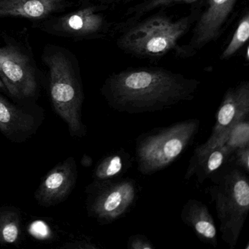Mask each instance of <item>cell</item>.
Here are the masks:
<instances>
[{"mask_svg": "<svg viewBox=\"0 0 249 249\" xmlns=\"http://www.w3.org/2000/svg\"><path fill=\"white\" fill-rule=\"evenodd\" d=\"M201 82L160 67L128 68L110 74L102 95L119 113L142 114L170 109L195 98Z\"/></svg>", "mask_w": 249, "mask_h": 249, "instance_id": "cell-1", "label": "cell"}, {"mask_svg": "<svg viewBox=\"0 0 249 249\" xmlns=\"http://www.w3.org/2000/svg\"><path fill=\"white\" fill-rule=\"evenodd\" d=\"M202 0L186 15H168L164 10L136 21L116 23L114 35L119 49L139 59H157L173 52L192 30L202 9Z\"/></svg>", "mask_w": 249, "mask_h": 249, "instance_id": "cell-2", "label": "cell"}, {"mask_svg": "<svg viewBox=\"0 0 249 249\" xmlns=\"http://www.w3.org/2000/svg\"><path fill=\"white\" fill-rule=\"evenodd\" d=\"M41 60L55 111L72 136L83 138L87 127L82 122L84 92L78 58L68 48L49 43L43 48Z\"/></svg>", "mask_w": 249, "mask_h": 249, "instance_id": "cell-3", "label": "cell"}, {"mask_svg": "<svg viewBox=\"0 0 249 249\" xmlns=\"http://www.w3.org/2000/svg\"><path fill=\"white\" fill-rule=\"evenodd\" d=\"M206 192L215 205L221 239L234 249L249 212V179L234 164L223 166L213 173Z\"/></svg>", "mask_w": 249, "mask_h": 249, "instance_id": "cell-4", "label": "cell"}, {"mask_svg": "<svg viewBox=\"0 0 249 249\" xmlns=\"http://www.w3.org/2000/svg\"><path fill=\"white\" fill-rule=\"evenodd\" d=\"M199 126V119H190L140 135L135 141L138 171L150 176L167 168L192 145Z\"/></svg>", "mask_w": 249, "mask_h": 249, "instance_id": "cell-5", "label": "cell"}, {"mask_svg": "<svg viewBox=\"0 0 249 249\" xmlns=\"http://www.w3.org/2000/svg\"><path fill=\"white\" fill-rule=\"evenodd\" d=\"M0 46V78L10 95L17 100L34 98L46 75L40 70L29 36L24 31H3Z\"/></svg>", "mask_w": 249, "mask_h": 249, "instance_id": "cell-6", "label": "cell"}, {"mask_svg": "<svg viewBox=\"0 0 249 249\" xmlns=\"http://www.w3.org/2000/svg\"><path fill=\"white\" fill-rule=\"evenodd\" d=\"M79 1L76 9L34 23L32 27L46 34L75 42L103 40L113 36L116 23L110 21L106 15L111 8Z\"/></svg>", "mask_w": 249, "mask_h": 249, "instance_id": "cell-7", "label": "cell"}, {"mask_svg": "<svg viewBox=\"0 0 249 249\" xmlns=\"http://www.w3.org/2000/svg\"><path fill=\"white\" fill-rule=\"evenodd\" d=\"M138 192L136 181L130 178L94 180L86 190L88 215L103 225L112 224L132 209Z\"/></svg>", "mask_w": 249, "mask_h": 249, "instance_id": "cell-8", "label": "cell"}, {"mask_svg": "<svg viewBox=\"0 0 249 249\" xmlns=\"http://www.w3.org/2000/svg\"><path fill=\"white\" fill-rule=\"evenodd\" d=\"M240 0H205L202 11L192 28L189 43L174 51L178 58L187 59L197 54L207 45L216 42L227 29Z\"/></svg>", "mask_w": 249, "mask_h": 249, "instance_id": "cell-9", "label": "cell"}, {"mask_svg": "<svg viewBox=\"0 0 249 249\" xmlns=\"http://www.w3.org/2000/svg\"><path fill=\"white\" fill-rule=\"evenodd\" d=\"M249 118V81H242L226 91L215 115V122L206 142L195 148L193 157H200L218 146L234 124Z\"/></svg>", "mask_w": 249, "mask_h": 249, "instance_id": "cell-10", "label": "cell"}, {"mask_svg": "<svg viewBox=\"0 0 249 249\" xmlns=\"http://www.w3.org/2000/svg\"><path fill=\"white\" fill-rule=\"evenodd\" d=\"M78 177L76 163L69 157L45 176L36 190V200L42 206L51 207L65 201L75 188Z\"/></svg>", "mask_w": 249, "mask_h": 249, "instance_id": "cell-11", "label": "cell"}, {"mask_svg": "<svg viewBox=\"0 0 249 249\" xmlns=\"http://www.w3.org/2000/svg\"><path fill=\"white\" fill-rule=\"evenodd\" d=\"M76 0H0V18L40 22L73 8Z\"/></svg>", "mask_w": 249, "mask_h": 249, "instance_id": "cell-12", "label": "cell"}, {"mask_svg": "<svg viewBox=\"0 0 249 249\" xmlns=\"http://www.w3.org/2000/svg\"><path fill=\"white\" fill-rule=\"evenodd\" d=\"M180 218L201 242L217 247L218 235L215 221L205 203L197 199H189L182 208Z\"/></svg>", "mask_w": 249, "mask_h": 249, "instance_id": "cell-13", "label": "cell"}, {"mask_svg": "<svg viewBox=\"0 0 249 249\" xmlns=\"http://www.w3.org/2000/svg\"><path fill=\"white\" fill-rule=\"evenodd\" d=\"M232 151L224 145H220L207 151L200 157L190 159L184 178L189 180L194 176H196L199 184L205 180L223 166L228 164Z\"/></svg>", "mask_w": 249, "mask_h": 249, "instance_id": "cell-14", "label": "cell"}, {"mask_svg": "<svg viewBox=\"0 0 249 249\" xmlns=\"http://www.w3.org/2000/svg\"><path fill=\"white\" fill-rule=\"evenodd\" d=\"M33 126L34 121L31 116L0 94V132L14 140L28 135Z\"/></svg>", "mask_w": 249, "mask_h": 249, "instance_id": "cell-15", "label": "cell"}, {"mask_svg": "<svg viewBox=\"0 0 249 249\" xmlns=\"http://www.w3.org/2000/svg\"><path fill=\"white\" fill-rule=\"evenodd\" d=\"M135 158L123 148L113 151L99 161L93 171L97 181L121 178L132 167Z\"/></svg>", "mask_w": 249, "mask_h": 249, "instance_id": "cell-16", "label": "cell"}, {"mask_svg": "<svg viewBox=\"0 0 249 249\" xmlns=\"http://www.w3.org/2000/svg\"><path fill=\"white\" fill-rule=\"evenodd\" d=\"M21 235V214L16 208L0 209V244H14Z\"/></svg>", "mask_w": 249, "mask_h": 249, "instance_id": "cell-17", "label": "cell"}, {"mask_svg": "<svg viewBox=\"0 0 249 249\" xmlns=\"http://www.w3.org/2000/svg\"><path fill=\"white\" fill-rule=\"evenodd\" d=\"M249 39V8L246 7L239 19L231 39L220 55V60L227 61L235 56L248 44Z\"/></svg>", "mask_w": 249, "mask_h": 249, "instance_id": "cell-18", "label": "cell"}, {"mask_svg": "<svg viewBox=\"0 0 249 249\" xmlns=\"http://www.w3.org/2000/svg\"><path fill=\"white\" fill-rule=\"evenodd\" d=\"M199 1L201 0H143L126 10L123 21H136L155 11L165 10L180 4H195Z\"/></svg>", "mask_w": 249, "mask_h": 249, "instance_id": "cell-19", "label": "cell"}, {"mask_svg": "<svg viewBox=\"0 0 249 249\" xmlns=\"http://www.w3.org/2000/svg\"><path fill=\"white\" fill-rule=\"evenodd\" d=\"M220 145H226L232 152L237 148L249 145V118L234 124L227 132Z\"/></svg>", "mask_w": 249, "mask_h": 249, "instance_id": "cell-20", "label": "cell"}, {"mask_svg": "<svg viewBox=\"0 0 249 249\" xmlns=\"http://www.w3.org/2000/svg\"><path fill=\"white\" fill-rule=\"evenodd\" d=\"M229 163L234 164L248 174L249 173V145L234 150L231 153Z\"/></svg>", "mask_w": 249, "mask_h": 249, "instance_id": "cell-21", "label": "cell"}, {"mask_svg": "<svg viewBox=\"0 0 249 249\" xmlns=\"http://www.w3.org/2000/svg\"><path fill=\"white\" fill-rule=\"evenodd\" d=\"M127 248L129 249H154L155 246L146 236L134 234L128 240Z\"/></svg>", "mask_w": 249, "mask_h": 249, "instance_id": "cell-22", "label": "cell"}, {"mask_svg": "<svg viewBox=\"0 0 249 249\" xmlns=\"http://www.w3.org/2000/svg\"><path fill=\"white\" fill-rule=\"evenodd\" d=\"M84 2H91L94 3L102 4V5H107L110 8L117 5H125L132 2L133 0H81Z\"/></svg>", "mask_w": 249, "mask_h": 249, "instance_id": "cell-23", "label": "cell"}, {"mask_svg": "<svg viewBox=\"0 0 249 249\" xmlns=\"http://www.w3.org/2000/svg\"><path fill=\"white\" fill-rule=\"evenodd\" d=\"M65 248H69V249H71V248L72 249H97V247L86 241H79L72 243L71 246H66Z\"/></svg>", "mask_w": 249, "mask_h": 249, "instance_id": "cell-24", "label": "cell"}, {"mask_svg": "<svg viewBox=\"0 0 249 249\" xmlns=\"http://www.w3.org/2000/svg\"><path fill=\"white\" fill-rule=\"evenodd\" d=\"M87 160H86L85 156H84V158L82 159V164L84 166H87V167L91 166V164H92V160H91V157H88V156H87Z\"/></svg>", "mask_w": 249, "mask_h": 249, "instance_id": "cell-25", "label": "cell"}, {"mask_svg": "<svg viewBox=\"0 0 249 249\" xmlns=\"http://www.w3.org/2000/svg\"><path fill=\"white\" fill-rule=\"evenodd\" d=\"M0 89L6 90V89H5V85H4L3 82H2V80H1V78H0Z\"/></svg>", "mask_w": 249, "mask_h": 249, "instance_id": "cell-26", "label": "cell"}]
</instances>
